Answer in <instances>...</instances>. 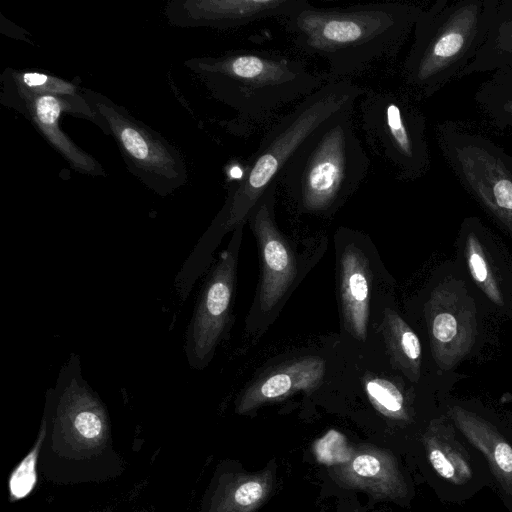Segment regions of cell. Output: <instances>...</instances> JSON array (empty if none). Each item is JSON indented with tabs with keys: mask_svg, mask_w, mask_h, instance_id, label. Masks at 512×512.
Masks as SVG:
<instances>
[{
	"mask_svg": "<svg viewBox=\"0 0 512 512\" xmlns=\"http://www.w3.org/2000/svg\"><path fill=\"white\" fill-rule=\"evenodd\" d=\"M418 16L416 8L395 2L310 4L285 19V29L299 51L326 62L329 81L351 80L395 56Z\"/></svg>",
	"mask_w": 512,
	"mask_h": 512,
	"instance_id": "obj_1",
	"label": "cell"
},
{
	"mask_svg": "<svg viewBox=\"0 0 512 512\" xmlns=\"http://www.w3.org/2000/svg\"><path fill=\"white\" fill-rule=\"evenodd\" d=\"M204 67L219 95L236 110L230 128L243 137L270 126L283 108L325 84L303 61L276 51L237 50Z\"/></svg>",
	"mask_w": 512,
	"mask_h": 512,
	"instance_id": "obj_2",
	"label": "cell"
},
{
	"mask_svg": "<svg viewBox=\"0 0 512 512\" xmlns=\"http://www.w3.org/2000/svg\"><path fill=\"white\" fill-rule=\"evenodd\" d=\"M354 107L331 117L296 149L277 183L303 213L330 215L360 187L370 159L353 124Z\"/></svg>",
	"mask_w": 512,
	"mask_h": 512,
	"instance_id": "obj_3",
	"label": "cell"
},
{
	"mask_svg": "<svg viewBox=\"0 0 512 512\" xmlns=\"http://www.w3.org/2000/svg\"><path fill=\"white\" fill-rule=\"evenodd\" d=\"M364 92L351 80L328 81L273 122L248 159L240 182L230 192L215 224L217 231L243 225L304 140L331 117L355 107Z\"/></svg>",
	"mask_w": 512,
	"mask_h": 512,
	"instance_id": "obj_4",
	"label": "cell"
},
{
	"mask_svg": "<svg viewBox=\"0 0 512 512\" xmlns=\"http://www.w3.org/2000/svg\"><path fill=\"white\" fill-rule=\"evenodd\" d=\"M360 99V126L372 153L397 177L417 174L425 161L421 121L406 96L380 88L365 89Z\"/></svg>",
	"mask_w": 512,
	"mask_h": 512,
	"instance_id": "obj_5",
	"label": "cell"
},
{
	"mask_svg": "<svg viewBox=\"0 0 512 512\" xmlns=\"http://www.w3.org/2000/svg\"><path fill=\"white\" fill-rule=\"evenodd\" d=\"M242 228L243 225L235 228L229 246L203 288L187 328L185 353L193 368L201 369L208 364L227 324Z\"/></svg>",
	"mask_w": 512,
	"mask_h": 512,
	"instance_id": "obj_6",
	"label": "cell"
},
{
	"mask_svg": "<svg viewBox=\"0 0 512 512\" xmlns=\"http://www.w3.org/2000/svg\"><path fill=\"white\" fill-rule=\"evenodd\" d=\"M425 316L433 358L440 368L449 370L475 343V302L461 281L445 280L432 291Z\"/></svg>",
	"mask_w": 512,
	"mask_h": 512,
	"instance_id": "obj_7",
	"label": "cell"
},
{
	"mask_svg": "<svg viewBox=\"0 0 512 512\" xmlns=\"http://www.w3.org/2000/svg\"><path fill=\"white\" fill-rule=\"evenodd\" d=\"M278 183L272 184L248 217L261 257L262 276L259 307L270 312L282 299L296 277V259L275 220Z\"/></svg>",
	"mask_w": 512,
	"mask_h": 512,
	"instance_id": "obj_8",
	"label": "cell"
},
{
	"mask_svg": "<svg viewBox=\"0 0 512 512\" xmlns=\"http://www.w3.org/2000/svg\"><path fill=\"white\" fill-rule=\"evenodd\" d=\"M331 475L340 485L363 490L378 498L395 499L404 492V483L394 457L372 445L353 448L345 463L335 465Z\"/></svg>",
	"mask_w": 512,
	"mask_h": 512,
	"instance_id": "obj_9",
	"label": "cell"
},
{
	"mask_svg": "<svg viewBox=\"0 0 512 512\" xmlns=\"http://www.w3.org/2000/svg\"><path fill=\"white\" fill-rule=\"evenodd\" d=\"M325 375V361L320 357L296 359L264 375L246 388L237 412L244 414L263 404L281 400L303 390L317 389Z\"/></svg>",
	"mask_w": 512,
	"mask_h": 512,
	"instance_id": "obj_10",
	"label": "cell"
},
{
	"mask_svg": "<svg viewBox=\"0 0 512 512\" xmlns=\"http://www.w3.org/2000/svg\"><path fill=\"white\" fill-rule=\"evenodd\" d=\"M371 280L364 252L353 244L347 245L340 260L341 313L346 330L361 341L367 338Z\"/></svg>",
	"mask_w": 512,
	"mask_h": 512,
	"instance_id": "obj_11",
	"label": "cell"
},
{
	"mask_svg": "<svg viewBox=\"0 0 512 512\" xmlns=\"http://www.w3.org/2000/svg\"><path fill=\"white\" fill-rule=\"evenodd\" d=\"M382 333L393 366L411 381H418L422 358L418 336L395 311L389 308L384 311Z\"/></svg>",
	"mask_w": 512,
	"mask_h": 512,
	"instance_id": "obj_12",
	"label": "cell"
},
{
	"mask_svg": "<svg viewBox=\"0 0 512 512\" xmlns=\"http://www.w3.org/2000/svg\"><path fill=\"white\" fill-rule=\"evenodd\" d=\"M272 481L270 471L234 476L224 486L216 512H254L268 498Z\"/></svg>",
	"mask_w": 512,
	"mask_h": 512,
	"instance_id": "obj_13",
	"label": "cell"
},
{
	"mask_svg": "<svg viewBox=\"0 0 512 512\" xmlns=\"http://www.w3.org/2000/svg\"><path fill=\"white\" fill-rule=\"evenodd\" d=\"M116 133L123 148L131 158L143 163L145 166L166 167L169 155L159 144L153 143L144 130L126 121L115 124Z\"/></svg>",
	"mask_w": 512,
	"mask_h": 512,
	"instance_id": "obj_14",
	"label": "cell"
},
{
	"mask_svg": "<svg viewBox=\"0 0 512 512\" xmlns=\"http://www.w3.org/2000/svg\"><path fill=\"white\" fill-rule=\"evenodd\" d=\"M465 255L471 277L484 294L496 305L504 303L498 281L489 265L481 242L472 233L465 244Z\"/></svg>",
	"mask_w": 512,
	"mask_h": 512,
	"instance_id": "obj_15",
	"label": "cell"
},
{
	"mask_svg": "<svg viewBox=\"0 0 512 512\" xmlns=\"http://www.w3.org/2000/svg\"><path fill=\"white\" fill-rule=\"evenodd\" d=\"M365 391L372 405L382 414L391 418H404V398L398 387L383 378L365 381Z\"/></svg>",
	"mask_w": 512,
	"mask_h": 512,
	"instance_id": "obj_16",
	"label": "cell"
},
{
	"mask_svg": "<svg viewBox=\"0 0 512 512\" xmlns=\"http://www.w3.org/2000/svg\"><path fill=\"white\" fill-rule=\"evenodd\" d=\"M46 434V420L43 419L39 435L34 447L20 462L9 479L10 494L14 499L25 497L33 489L36 482V464L41 445Z\"/></svg>",
	"mask_w": 512,
	"mask_h": 512,
	"instance_id": "obj_17",
	"label": "cell"
},
{
	"mask_svg": "<svg viewBox=\"0 0 512 512\" xmlns=\"http://www.w3.org/2000/svg\"><path fill=\"white\" fill-rule=\"evenodd\" d=\"M332 455V465H339L348 461L352 455L353 448L347 445L346 439L342 434L335 430L329 431L322 439L317 442V455L327 462Z\"/></svg>",
	"mask_w": 512,
	"mask_h": 512,
	"instance_id": "obj_18",
	"label": "cell"
},
{
	"mask_svg": "<svg viewBox=\"0 0 512 512\" xmlns=\"http://www.w3.org/2000/svg\"><path fill=\"white\" fill-rule=\"evenodd\" d=\"M22 82L31 88L43 89V90H53V91H62L65 92L67 89L71 88L69 85L65 83L61 85H57V81L52 79L44 74L36 73V72H28L22 75Z\"/></svg>",
	"mask_w": 512,
	"mask_h": 512,
	"instance_id": "obj_19",
	"label": "cell"
},
{
	"mask_svg": "<svg viewBox=\"0 0 512 512\" xmlns=\"http://www.w3.org/2000/svg\"><path fill=\"white\" fill-rule=\"evenodd\" d=\"M429 459L434 469L444 478L450 479L454 475V467L444 453L437 448L430 449Z\"/></svg>",
	"mask_w": 512,
	"mask_h": 512,
	"instance_id": "obj_20",
	"label": "cell"
},
{
	"mask_svg": "<svg viewBox=\"0 0 512 512\" xmlns=\"http://www.w3.org/2000/svg\"><path fill=\"white\" fill-rule=\"evenodd\" d=\"M498 467L507 473L512 472V448L505 442H499L494 450Z\"/></svg>",
	"mask_w": 512,
	"mask_h": 512,
	"instance_id": "obj_21",
	"label": "cell"
}]
</instances>
